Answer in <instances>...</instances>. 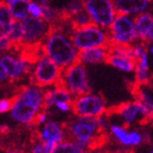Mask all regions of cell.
<instances>
[{
  "label": "cell",
  "instance_id": "26",
  "mask_svg": "<svg viewBox=\"0 0 153 153\" xmlns=\"http://www.w3.org/2000/svg\"><path fill=\"white\" fill-rule=\"evenodd\" d=\"M84 10V3L83 0H71V1L66 6V8L62 10L63 15L70 19L74 15H75L76 13L80 12L81 10Z\"/></svg>",
  "mask_w": 153,
  "mask_h": 153
},
{
  "label": "cell",
  "instance_id": "30",
  "mask_svg": "<svg viewBox=\"0 0 153 153\" xmlns=\"http://www.w3.org/2000/svg\"><path fill=\"white\" fill-rule=\"evenodd\" d=\"M13 48H14V46H13L12 42L10 41L8 36L2 31H0V53L10 51Z\"/></svg>",
  "mask_w": 153,
  "mask_h": 153
},
{
  "label": "cell",
  "instance_id": "33",
  "mask_svg": "<svg viewBox=\"0 0 153 153\" xmlns=\"http://www.w3.org/2000/svg\"><path fill=\"white\" fill-rule=\"evenodd\" d=\"M12 103H13L12 98L0 100V114L10 111L12 107Z\"/></svg>",
  "mask_w": 153,
  "mask_h": 153
},
{
  "label": "cell",
  "instance_id": "12",
  "mask_svg": "<svg viewBox=\"0 0 153 153\" xmlns=\"http://www.w3.org/2000/svg\"><path fill=\"white\" fill-rule=\"evenodd\" d=\"M110 114L117 117L119 123L127 127H132L138 123L147 122L143 106L134 99V101L125 102L109 111Z\"/></svg>",
  "mask_w": 153,
  "mask_h": 153
},
{
  "label": "cell",
  "instance_id": "23",
  "mask_svg": "<svg viewBox=\"0 0 153 153\" xmlns=\"http://www.w3.org/2000/svg\"><path fill=\"white\" fill-rule=\"evenodd\" d=\"M9 6V9L10 11V14L13 20H18V21H22L25 18H26L29 15L28 6L29 1H14L10 3Z\"/></svg>",
  "mask_w": 153,
  "mask_h": 153
},
{
  "label": "cell",
  "instance_id": "15",
  "mask_svg": "<svg viewBox=\"0 0 153 153\" xmlns=\"http://www.w3.org/2000/svg\"><path fill=\"white\" fill-rule=\"evenodd\" d=\"M109 57L107 63L115 69L131 74L134 72L136 59L132 56L131 46H109Z\"/></svg>",
  "mask_w": 153,
  "mask_h": 153
},
{
  "label": "cell",
  "instance_id": "29",
  "mask_svg": "<svg viewBox=\"0 0 153 153\" xmlns=\"http://www.w3.org/2000/svg\"><path fill=\"white\" fill-rule=\"evenodd\" d=\"M148 45L147 43H145L144 42L141 41H138L136 42H134V44L131 45V53H132V56L134 57L136 59L140 58L141 56H143L145 54L149 53L148 51Z\"/></svg>",
  "mask_w": 153,
  "mask_h": 153
},
{
  "label": "cell",
  "instance_id": "21",
  "mask_svg": "<svg viewBox=\"0 0 153 153\" xmlns=\"http://www.w3.org/2000/svg\"><path fill=\"white\" fill-rule=\"evenodd\" d=\"M135 85L149 84L152 74L149 70V54L147 53L136 60V67L134 71Z\"/></svg>",
  "mask_w": 153,
  "mask_h": 153
},
{
  "label": "cell",
  "instance_id": "3",
  "mask_svg": "<svg viewBox=\"0 0 153 153\" xmlns=\"http://www.w3.org/2000/svg\"><path fill=\"white\" fill-rule=\"evenodd\" d=\"M65 125L68 139L88 151L96 149L106 137L99 127L97 118L74 116Z\"/></svg>",
  "mask_w": 153,
  "mask_h": 153
},
{
  "label": "cell",
  "instance_id": "8",
  "mask_svg": "<svg viewBox=\"0 0 153 153\" xmlns=\"http://www.w3.org/2000/svg\"><path fill=\"white\" fill-rule=\"evenodd\" d=\"M59 85L71 92L74 97L91 91L88 71L85 66L79 61L62 71Z\"/></svg>",
  "mask_w": 153,
  "mask_h": 153
},
{
  "label": "cell",
  "instance_id": "35",
  "mask_svg": "<svg viewBox=\"0 0 153 153\" xmlns=\"http://www.w3.org/2000/svg\"><path fill=\"white\" fill-rule=\"evenodd\" d=\"M9 78V75L7 74L6 70L4 69L3 66L0 64V82H4Z\"/></svg>",
  "mask_w": 153,
  "mask_h": 153
},
{
  "label": "cell",
  "instance_id": "43",
  "mask_svg": "<svg viewBox=\"0 0 153 153\" xmlns=\"http://www.w3.org/2000/svg\"><path fill=\"white\" fill-rule=\"evenodd\" d=\"M149 1H150V2H153V0H149Z\"/></svg>",
  "mask_w": 153,
  "mask_h": 153
},
{
  "label": "cell",
  "instance_id": "27",
  "mask_svg": "<svg viewBox=\"0 0 153 153\" xmlns=\"http://www.w3.org/2000/svg\"><path fill=\"white\" fill-rule=\"evenodd\" d=\"M56 146H53L48 143H44L34 138L32 141L29 153H52Z\"/></svg>",
  "mask_w": 153,
  "mask_h": 153
},
{
  "label": "cell",
  "instance_id": "22",
  "mask_svg": "<svg viewBox=\"0 0 153 153\" xmlns=\"http://www.w3.org/2000/svg\"><path fill=\"white\" fill-rule=\"evenodd\" d=\"M3 33L8 36L10 39V41L12 42L13 46H14V50H17L22 42V39H23V26L21 21H18V20H12V21L7 25L5 27L1 28Z\"/></svg>",
  "mask_w": 153,
  "mask_h": 153
},
{
  "label": "cell",
  "instance_id": "37",
  "mask_svg": "<svg viewBox=\"0 0 153 153\" xmlns=\"http://www.w3.org/2000/svg\"><path fill=\"white\" fill-rule=\"evenodd\" d=\"M14 1H20V0H0V3L5 4V5H10V3ZM23 1H30V0H23Z\"/></svg>",
  "mask_w": 153,
  "mask_h": 153
},
{
  "label": "cell",
  "instance_id": "14",
  "mask_svg": "<svg viewBox=\"0 0 153 153\" xmlns=\"http://www.w3.org/2000/svg\"><path fill=\"white\" fill-rule=\"evenodd\" d=\"M34 138L38 140L56 146L68 139L67 129L65 123H60L49 119L44 124L36 127Z\"/></svg>",
  "mask_w": 153,
  "mask_h": 153
},
{
  "label": "cell",
  "instance_id": "34",
  "mask_svg": "<svg viewBox=\"0 0 153 153\" xmlns=\"http://www.w3.org/2000/svg\"><path fill=\"white\" fill-rule=\"evenodd\" d=\"M48 113L47 110H43L38 115V117H36V120H35V128L38 127V126H41L42 124H44L46 121L49 120V117H48Z\"/></svg>",
  "mask_w": 153,
  "mask_h": 153
},
{
  "label": "cell",
  "instance_id": "11",
  "mask_svg": "<svg viewBox=\"0 0 153 153\" xmlns=\"http://www.w3.org/2000/svg\"><path fill=\"white\" fill-rule=\"evenodd\" d=\"M108 134L124 149L138 148L146 142V135L142 131L120 123L112 122Z\"/></svg>",
  "mask_w": 153,
  "mask_h": 153
},
{
  "label": "cell",
  "instance_id": "17",
  "mask_svg": "<svg viewBox=\"0 0 153 153\" xmlns=\"http://www.w3.org/2000/svg\"><path fill=\"white\" fill-rule=\"evenodd\" d=\"M134 94L136 101L143 106L147 121H153V86L149 84L135 85Z\"/></svg>",
  "mask_w": 153,
  "mask_h": 153
},
{
  "label": "cell",
  "instance_id": "42",
  "mask_svg": "<svg viewBox=\"0 0 153 153\" xmlns=\"http://www.w3.org/2000/svg\"><path fill=\"white\" fill-rule=\"evenodd\" d=\"M149 153H153V148H152V149H150V151H149Z\"/></svg>",
  "mask_w": 153,
  "mask_h": 153
},
{
  "label": "cell",
  "instance_id": "4",
  "mask_svg": "<svg viewBox=\"0 0 153 153\" xmlns=\"http://www.w3.org/2000/svg\"><path fill=\"white\" fill-rule=\"evenodd\" d=\"M62 71L50 57L42 55L33 64L30 74V83L44 89L49 88L59 84Z\"/></svg>",
  "mask_w": 153,
  "mask_h": 153
},
{
  "label": "cell",
  "instance_id": "39",
  "mask_svg": "<svg viewBox=\"0 0 153 153\" xmlns=\"http://www.w3.org/2000/svg\"><path fill=\"white\" fill-rule=\"evenodd\" d=\"M9 150L7 149H5L4 147H1V146H0V153H7Z\"/></svg>",
  "mask_w": 153,
  "mask_h": 153
},
{
  "label": "cell",
  "instance_id": "19",
  "mask_svg": "<svg viewBox=\"0 0 153 153\" xmlns=\"http://www.w3.org/2000/svg\"><path fill=\"white\" fill-rule=\"evenodd\" d=\"M74 97L71 92L61 85H56L46 88L44 91V108L45 110H50L55 106L56 103L59 102H72Z\"/></svg>",
  "mask_w": 153,
  "mask_h": 153
},
{
  "label": "cell",
  "instance_id": "18",
  "mask_svg": "<svg viewBox=\"0 0 153 153\" xmlns=\"http://www.w3.org/2000/svg\"><path fill=\"white\" fill-rule=\"evenodd\" d=\"M109 54V46H100L85 49L79 52L78 61L85 66L107 63Z\"/></svg>",
  "mask_w": 153,
  "mask_h": 153
},
{
  "label": "cell",
  "instance_id": "20",
  "mask_svg": "<svg viewBox=\"0 0 153 153\" xmlns=\"http://www.w3.org/2000/svg\"><path fill=\"white\" fill-rule=\"evenodd\" d=\"M117 13L125 15H134L147 11L150 5L149 0H113Z\"/></svg>",
  "mask_w": 153,
  "mask_h": 153
},
{
  "label": "cell",
  "instance_id": "32",
  "mask_svg": "<svg viewBox=\"0 0 153 153\" xmlns=\"http://www.w3.org/2000/svg\"><path fill=\"white\" fill-rule=\"evenodd\" d=\"M53 108H55L57 112L63 113V114H68V113H72V102H59L55 104ZM52 108V109H53Z\"/></svg>",
  "mask_w": 153,
  "mask_h": 153
},
{
  "label": "cell",
  "instance_id": "1",
  "mask_svg": "<svg viewBox=\"0 0 153 153\" xmlns=\"http://www.w3.org/2000/svg\"><path fill=\"white\" fill-rule=\"evenodd\" d=\"M72 29V27H65L63 20L56 25H52L49 34L42 45L44 55L50 57L62 70L78 61L79 51L70 36Z\"/></svg>",
  "mask_w": 153,
  "mask_h": 153
},
{
  "label": "cell",
  "instance_id": "9",
  "mask_svg": "<svg viewBox=\"0 0 153 153\" xmlns=\"http://www.w3.org/2000/svg\"><path fill=\"white\" fill-rule=\"evenodd\" d=\"M21 23L23 26V39L17 50L42 46L51 30V25L42 18H35L31 15L22 20Z\"/></svg>",
  "mask_w": 153,
  "mask_h": 153
},
{
  "label": "cell",
  "instance_id": "40",
  "mask_svg": "<svg viewBox=\"0 0 153 153\" xmlns=\"http://www.w3.org/2000/svg\"><path fill=\"white\" fill-rule=\"evenodd\" d=\"M7 153H24L23 151H21V150H17V149H14V150H9Z\"/></svg>",
  "mask_w": 153,
  "mask_h": 153
},
{
  "label": "cell",
  "instance_id": "10",
  "mask_svg": "<svg viewBox=\"0 0 153 153\" xmlns=\"http://www.w3.org/2000/svg\"><path fill=\"white\" fill-rule=\"evenodd\" d=\"M83 3L93 24L105 29L110 27L117 14L113 0H83Z\"/></svg>",
  "mask_w": 153,
  "mask_h": 153
},
{
  "label": "cell",
  "instance_id": "36",
  "mask_svg": "<svg viewBox=\"0 0 153 153\" xmlns=\"http://www.w3.org/2000/svg\"><path fill=\"white\" fill-rule=\"evenodd\" d=\"M35 1L39 4L42 7H45V6H50V3L52 0H35Z\"/></svg>",
  "mask_w": 153,
  "mask_h": 153
},
{
  "label": "cell",
  "instance_id": "16",
  "mask_svg": "<svg viewBox=\"0 0 153 153\" xmlns=\"http://www.w3.org/2000/svg\"><path fill=\"white\" fill-rule=\"evenodd\" d=\"M134 24L138 39L145 43L153 42V14L145 11L134 17Z\"/></svg>",
  "mask_w": 153,
  "mask_h": 153
},
{
  "label": "cell",
  "instance_id": "44",
  "mask_svg": "<svg viewBox=\"0 0 153 153\" xmlns=\"http://www.w3.org/2000/svg\"><path fill=\"white\" fill-rule=\"evenodd\" d=\"M128 153H130V152H128Z\"/></svg>",
  "mask_w": 153,
  "mask_h": 153
},
{
  "label": "cell",
  "instance_id": "7",
  "mask_svg": "<svg viewBox=\"0 0 153 153\" xmlns=\"http://www.w3.org/2000/svg\"><path fill=\"white\" fill-rule=\"evenodd\" d=\"M109 111L107 102L100 93L90 91L74 97L72 101L74 116L98 118L104 114H107Z\"/></svg>",
  "mask_w": 153,
  "mask_h": 153
},
{
  "label": "cell",
  "instance_id": "28",
  "mask_svg": "<svg viewBox=\"0 0 153 153\" xmlns=\"http://www.w3.org/2000/svg\"><path fill=\"white\" fill-rule=\"evenodd\" d=\"M12 20L9 6L0 3V28L7 26Z\"/></svg>",
  "mask_w": 153,
  "mask_h": 153
},
{
  "label": "cell",
  "instance_id": "13",
  "mask_svg": "<svg viewBox=\"0 0 153 153\" xmlns=\"http://www.w3.org/2000/svg\"><path fill=\"white\" fill-rule=\"evenodd\" d=\"M0 64L6 70L11 82L21 80L31 74L33 63L19 53L18 56L3 54L0 56Z\"/></svg>",
  "mask_w": 153,
  "mask_h": 153
},
{
  "label": "cell",
  "instance_id": "38",
  "mask_svg": "<svg viewBox=\"0 0 153 153\" xmlns=\"http://www.w3.org/2000/svg\"><path fill=\"white\" fill-rule=\"evenodd\" d=\"M148 51H149V54L153 56V42H151V43L149 44V46H148Z\"/></svg>",
  "mask_w": 153,
  "mask_h": 153
},
{
  "label": "cell",
  "instance_id": "2",
  "mask_svg": "<svg viewBox=\"0 0 153 153\" xmlns=\"http://www.w3.org/2000/svg\"><path fill=\"white\" fill-rule=\"evenodd\" d=\"M44 88L34 84L22 85L16 90L12 98L10 110L11 118L15 122L35 127L38 115L44 108Z\"/></svg>",
  "mask_w": 153,
  "mask_h": 153
},
{
  "label": "cell",
  "instance_id": "31",
  "mask_svg": "<svg viewBox=\"0 0 153 153\" xmlns=\"http://www.w3.org/2000/svg\"><path fill=\"white\" fill-rule=\"evenodd\" d=\"M28 10L29 15L35 18H42V7L36 1H29Z\"/></svg>",
  "mask_w": 153,
  "mask_h": 153
},
{
  "label": "cell",
  "instance_id": "24",
  "mask_svg": "<svg viewBox=\"0 0 153 153\" xmlns=\"http://www.w3.org/2000/svg\"><path fill=\"white\" fill-rule=\"evenodd\" d=\"M89 151L85 150L81 147L74 142L67 139L61 143L57 144L56 147L53 149L52 153H88Z\"/></svg>",
  "mask_w": 153,
  "mask_h": 153
},
{
  "label": "cell",
  "instance_id": "25",
  "mask_svg": "<svg viewBox=\"0 0 153 153\" xmlns=\"http://www.w3.org/2000/svg\"><path fill=\"white\" fill-rule=\"evenodd\" d=\"M69 20H70V22L74 28L84 27V26H86V25L92 24V20L85 9L80 12L76 13V14L74 15L72 17H71Z\"/></svg>",
  "mask_w": 153,
  "mask_h": 153
},
{
  "label": "cell",
  "instance_id": "6",
  "mask_svg": "<svg viewBox=\"0 0 153 153\" xmlns=\"http://www.w3.org/2000/svg\"><path fill=\"white\" fill-rule=\"evenodd\" d=\"M107 30L109 46H131L138 41L134 17L117 13Z\"/></svg>",
  "mask_w": 153,
  "mask_h": 153
},
{
  "label": "cell",
  "instance_id": "5",
  "mask_svg": "<svg viewBox=\"0 0 153 153\" xmlns=\"http://www.w3.org/2000/svg\"><path fill=\"white\" fill-rule=\"evenodd\" d=\"M70 36L79 52L93 47L110 45L108 30L93 23L84 27L74 28Z\"/></svg>",
  "mask_w": 153,
  "mask_h": 153
},
{
  "label": "cell",
  "instance_id": "41",
  "mask_svg": "<svg viewBox=\"0 0 153 153\" xmlns=\"http://www.w3.org/2000/svg\"><path fill=\"white\" fill-rule=\"evenodd\" d=\"M88 153H103V152H101V151H98L97 149H93V150H90Z\"/></svg>",
  "mask_w": 153,
  "mask_h": 153
}]
</instances>
